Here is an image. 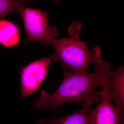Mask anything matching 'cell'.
I'll list each match as a JSON object with an SVG mask.
<instances>
[{
    "instance_id": "8",
    "label": "cell",
    "mask_w": 124,
    "mask_h": 124,
    "mask_svg": "<svg viewBox=\"0 0 124 124\" xmlns=\"http://www.w3.org/2000/svg\"><path fill=\"white\" fill-rule=\"evenodd\" d=\"M19 41V31L17 26L7 20H0V43L9 47L16 45Z\"/></svg>"
},
{
    "instance_id": "4",
    "label": "cell",
    "mask_w": 124,
    "mask_h": 124,
    "mask_svg": "<svg viewBox=\"0 0 124 124\" xmlns=\"http://www.w3.org/2000/svg\"><path fill=\"white\" fill-rule=\"evenodd\" d=\"M108 70L106 71L103 76L100 103L88 112V124H120L124 119V114L117 110L110 97L108 86Z\"/></svg>"
},
{
    "instance_id": "5",
    "label": "cell",
    "mask_w": 124,
    "mask_h": 124,
    "mask_svg": "<svg viewBox=\"0 0 124 124\" xmlns=\"http://www.w3.org/2000/svg\"><path fill=\"white\" fill-rule=\"evenodd\" d=\"M52 59L46 57L32 62L22 69L20 73L22 100L33 93L46 77Z\"/></svg>"
},
{
    "instance_id": "6",
    "label": "cell",
    "mask_w": 124,
    "mask_h": 124,
    "mask_svg": "<svg viewBox=\"0 0 124 124\" xmlns=\"http://www.w3.org/2000/svg\"><path fill=\"white\" fill-rule=\"evenodd\" d=\"M108 86L111 99L115 102L120 113L124 112V68L120 66L115 70L109 69Z\"/></svg>"
},
{
    "instance_id": "10",
    "label": "cell",
    "mask_w": 124,
    "mask_h": 124,
    "mask_svg": "<svg viewBox=\"0 0 124 124\" xmlns=\"http://www.w3.org/2000/svg\"><path fill=\"white\" fill-rule=\"evenodd\" d=\"M120 124H124V119L122 120Z\"/></svg>"
},
{
    "instance_id": "9",
    "label": "cell",
    "mask_w": 124,
    "mask_h": 124,
    "mask_svg": "<svg viewBox=\"0 0 124 124\" xmlns=\"http://www.w3.org/2000/svg\"><path fill=\"white\" fill-rule=\"evenodd\" d=\"M28 2V0H0V19L12 12H18Z\"/></svg>"
},
{
    "instance_id": "3",
    "label": "cell",
    "mask_w": 124,
    "mask_h": 124,
    "mask_svg": "<svg viewBox=\"0 0 124 124\" xmlns=\"http://www.w3.org/2000/svg\"><path fill=\"white\" fill-rule=\"evenodd\" d=\"M18 13L24 23L25 44L36 41L46 45H51L58 35L56 28L49 25L48 13L47 11L24 6Z\"/></svg>"
},
{
    "instance_id": "2",
    "label": "cell",
    "mask_w": 124,
    "mask_h": 124,
    "mask_svg": "<svg viewBox=\"0 0 124 124\" xmlns=\"http://www.w3.org/2000/svg\"><path fill=\"white\" fill-rule=\"evenodd\" d=\"M82 23L78 21L73 22L69 26V36L54 39L51 45L54 53L52 60L59 61L63 69L75 72L86 73L93 59V51L87 48L85 42L80 39Z\"/></svg>"
},
{
    "instance_id": "7",
    "label": "cell",
    "mask_w": 124,
    "mask_h": 124,
    "mask_svg": "<svg viewBox=\"0 0 124 124\" xmlns=\"http://www.w3.org/2000/svg\"><path fill=\"white\" fill-rule=\"evenodd\" d=\"M90 110L81 109L62 117L54 116L46 119H40L41 124H88V112Z\"/></svg>"
},
{
    "instance_id": "1",
    "label": "cell",
    "mask_w": 124,
    "mask_h": 124,
    "mask_svg": "<svg viewBox=\"0 0 124 124\" xmlns=\"http://www.w3.org/2000/svg\"><path fill=\"white\" fill-rule=\"evenodd\" d=\"M101 55V49L97 48L94 51L93 62L95 70L93 73L75 72L63 69V79L58 89L52 94L41 90L40 95L34 101L35 107L55 111L63 103L75 102L90 110L93 103L101 100L102 90L98 91L97 89L101 87L104 73L111 65L110 62L102 60Z\"/></svg>"
}]
</instances>
